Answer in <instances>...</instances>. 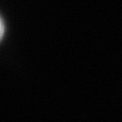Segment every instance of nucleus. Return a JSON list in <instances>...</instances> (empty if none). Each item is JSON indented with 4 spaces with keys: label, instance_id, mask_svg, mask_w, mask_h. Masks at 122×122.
<instances>
[{
    "label": "nucleus",
    "instance_id": "f257e3e1",
    "mask_svg": "<svg viewBox=\"0 0 122 122\" xmlns=\"http://www.w3.org/2000/svg\"><path fill=\"white\" fill-rule=\"evenodd\" d=\"M4 35V22H1V37H3Z\"/></svg>",
    "mask_w": 122,
    "mask_h": 122
}]
</instances>
